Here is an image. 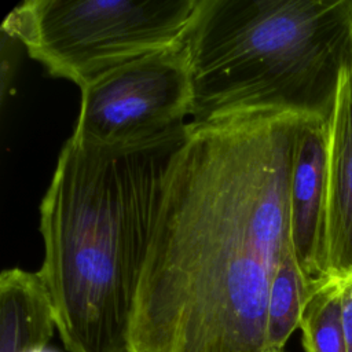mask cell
<instances>
[{"label": "cell", "instance_id": "1", "mask_svg": "<svg viewBox=\"0 0 352 352\" xmlns=\"http://www.w3.org/2000/svg\"><path fill=\"white\" fill-rule=\"evenodd\" d=\"M301 118L249 111L188 122L164 187L128 352H265L270 287L292 246L289 182Z\"/></svg>", "mask_w": 352, "mask_h": 352}, {"label": "cell", "instance_id": "2", "mask_svg": "<svg viewBox=\"0 0 352 352\" xmlns=\"http://www.w3.org/2000/svg\"><path fill=\"white\" fill-rule=\"evenodd\" d=\"M187 136L188 124L132 143L65 142L40 205L38 272L70 352H128L164 187Z\"/></svg>", "mask_w": 352, "mask_h": 352}, {"label": "cell", "instance_id": "3", "mask_svg": "<svg viewBox=\"0 0 352 352\" xmlns=\"http://www.w3.org/2000/svg\"><path fill=\"white\" fill-rule=\"evenodd\" d=\"M186 48L191 124L249 111L329 121L352 69V0H201Z\"/></svg>", "mask_w": 352, "mask_h": 352}, {"label": "cell", "instance_id": "4", "mask_svg": "<svg viewBox=\"0 0 352 352\" xmlns=\"http://www.w3.org/2000/svg\"><path fill=\"white\" fill-rule=\"evenodd\" d=\"M201 0H28L4 19L50 74L81 89L135 59L184 43Z\"/></svg>", "mask_w": 352, "mask_h": 352}, {"label": "cell", "instance_id": "5", "mask_svg": "<svg viewBox=\"0 0 352 352\" xmlns=\"http://www.w3.org/2000/svg\"><path fill=\"white\" fill-rule=\"evenodd\" d=\"M192 110L184 43L135 59L81 89L73 135L104 143H132L180 128Z\"/></svg>", "mask_w": 352, "mask_h": 352}, {"label": "cell", "instance_id": "6", "mask_svg": "<svg viewBox=\"0 0 352 352\" xmlns=\"http://www.w3.org/2000/svg\"><path fill=\"white\" fill-rule=\"evenodd\" d=\"M329 121L308 117L300 120L289 182L290 245L302 275L312 286L329 279L326 270Z\"/></svg>", "mask_w": 352, "mask_h": 352}, {"label": "cell", "instance_id": "7", "mask_svg": "<svg viewBox=\"0 0 352 352\" xmlns=\"http://www.w3.org/2000/svg\"><path fill=\"white\" fill-rule=\"evenodd\" d=\"M326 270L352 276V69L344 70L329 121Z\"/></svg>", "mask_w": 352, "mask_h": 352}, {"label": "cell", "instance_id": "8", "mask_svg": "<svg viewBox=\"0 0 352 352\" xmlns=\"http://www.w3.org/2000/svg\"><path fill=\"white\" fill-rule=\"evenodd\" d=\"M55 329L51 300L40 272L4 270L0 275V352L45 348Z\"/></svg>", "mask_w": 352, "mask_h": 352}, {"label": "cell", "instance_id": "9", "mask_svg": "<svg viewBox=\"0 0 352 352\" xmlns=\"http://www.w3.org/2000/svg\"><path fill=\"white\" fill-rule=\"evenodd\" d=\"M316 286L302 275L292 246L287 248L272 276L265 329V352H283L285 344L300 327L304 307Z\"/></svg>", "mask_w": 352, "mask_h": 352}, {"label": "cell", "instance_id": "10", "mask_svg": "<svg viewBox=\"0 0 352 352\" xmlns=\"http://www.w3.org/2000/svg\"><path fill=\"white\" fill-rule=\"evenodd\" d=\"M300 329L305 352H348L340 279H327L314 289L304 307Z\"/></svg>", "mask_w": 352, "mask_h": 352}, {"label": "cell", "instance_id": "11", "mask_svg": "<svg viewBox=\"0 0 352 352\" xmlns=\"http://www.w3.org/2000/svg\"><path fill=\"white\" fill-rule=\"evenodd\" d=\"M341 280V301H342V322L346 340V349L352 352V276Z\"/></svg>", "mask_w": 352, "mask_h": 352}, {"label": "cell", "instance_id": "12", "mask_svg": "<svg viewBox=\"0 0 352 352\" xmlns=\"http://www.w3.org/2000/svg\"><path fill=\"white\" fill-rule=\"evenodd\" d=\"M33 352H54V351L47 349V348H40V349H36V351H33Z\"/></svg>", "mask_w": 352, "mask_h": 352}]
</instances>
